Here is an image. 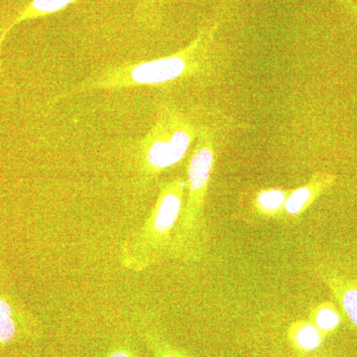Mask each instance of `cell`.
Segmentation results:
<instances>
[{
	"mask_svg": "<svg viewBox=\"0 0 357 357\" xmlns=\"http://www.w3.org/2000/svg\"><path fill=\"white\" fill-rule=\"evenodd\" d=\"M218 27V23L204 26L187 46L166 57L109 66L65 93V96L96 89L114 91L165 86L206 75L211 67Z\"/></svg>",
	"mask_w": 357,
	"mask_h": 357,
	"instance_id": "cell-1",
	"label": "cell"
},
{
	"mask_svg": "<svg viewBox=\"0 0 357 357\" xmlns=\"http://www.w3.org/2000/svg\"><path fill=\"white\" fill-rule=\"evenodd\" d=\"M218 130L202 124L187 167V191L182 213L174 231L169 256L184 263L201 261L206 253V198L217 158Z\"/></svg>",
	"mask_w": 357,
	"mask_h": 357,
	"instance_id": "cell-2",
	"label": "cell"
},
{
	"mask_svg": "<svg viewBox=\"0 0 357 357\" xmlns=\"http://www.w3.org/2000/svg\"><path fill=\"white\" fill-rule=\"evenodd\" d=\"M185 191L187 182L180 177L160 185L156 202L146 220L122 243L119 261L124 269L140 273L169 255Z\"/></svg>",
	"mask_w": 357,
	"mask_h": 357,
	"instance_id": "cell-3",
	"label": "cell"
},
{
	"mask_svg": "<svg viewBox=\"0 0 357 357\" xmlns=\"http://www.w3.org/2000/svg\"><path fill=\"white\" fill-rule=\"evenodd\" d=\"M201 126L173 103H162L153 126L138 144L136 158L143 180H154L178 165L196 142Z\"/></svg>",
	"mask_w": 357,
	"mask_h": 357,
	"instance_id": "cell-4",
	"label": "cell"
},
{
	"mask_svg": "<svg viewBox=\"0 0 357 357\" xmlns=\"http://www.w3.org/2000/svg\"><path fill=\"white\" fill-rule=\"evenodd\" d=\"M335 182V176L326 173H317L312 175L307 184L290 191L285 208L284 217L298 218L304 215L312 204L319 198Z\"/></svg>",
	"mask_w": 357,
	"mask_h": 357,
	"instance_id": "cell-5",
	"label": "cell"
},
{
	"mask_svg": "<svg viewBox=\"0 0 357 357\" xmlns=\"http://www.w3.org/2000/svg\"><path fill=\"white\" fill-rule=\"evenodd\" d=\"M323 278L333 297L357 328V281L335 273H325Z\"/></svg>",
	"mask_w": 357,
	"mask_h": 357,
	"instance_id": "cell-6",
	"label": "cell"
},
{
	"mask_svg": "<svg viewBox=\"0 0 357 357\" xmlns=\"http://www.w3.org/2000/svg\"><path fill=\"white\" fill-rule=\"evenodd\" d=\"M289 194L288 190L278 188L260 190L253 199V210L256 215L265 218L282 217Z\"/></svg>",
	"mask_w": 357,
	"mask_h": 357,
	"instance_id": "cell-7",
	"label": "cell"
},
{
	"mask_svg": "<svg viewBox=\"0 0 357 357\" xmlns=\"http://www.w3.org/2000/svg\"><path fill=\"white\" fill-rule=\"evenodd\" d=\"M288 337L293 347L301 351H312L323 342L321 331L311 321H297L290 326Z\"/></svg>",
	"mask_w": 357,
	"mask_h": 357,
	"instance_id": "cell-8",
	"label": "cell"
},
{
	"mask_svg": "<svg viewBox=\"0 0 357 357\" xmlns=\"http://www.w3.org/2000/svg\"><path fill=\"white\" fill-rule=\"evenodd\" d=\"M168 0H135L134 15L147 29H157L163 20L164 8Z\"/></svg>",
	"mask_w": 357,
	"mask_h": 357,
	"instance_id": "cell-9",
	"label": "cell"
},
{
	"mask_svg": "<svg viewBox=\"0 0 357 357\" xmlns=\"http://www.w3.org/2000/svg\"><path fill=\"white\" fill-rule=\"evenodd\" d=\"M310 319L321 333L333 332L340 324V314L330 302L319 303L312 307Z\"/></svg>",
	"mask_w": 357,
	"mask_h": 357,
	"instance_id": "cell-10",
	"label": "cell"
},
{
	"mask_svg": "<svg viewBox=\"0 0 357 357\" xmlns=\"http://www.w3.org/2000/svg\"><path fill=\"white\" fill-rule=\"evenodd\" d=\"M16 335L13 309L8 301L0 297V344H7Z\"/></svg>",
	"mask_w": 357,
	"mask_h": 357,
	"instance_id": "cell-11",
	"label": "cell"
},
{
	"mask_svg": "<svg viewBox=\"0 0 357 357\" xmlns=\"http://www.w3.org/2000/svg\"><path fill=\"white\" fill-rule=\"evenodd\" d=\"M145 340L148 347L153 352L155 357H190L185 352L169 344L165 340L159 337L158 333L151 330H146L144 333Z\"/></svg>",
	"mask_w": 357,
	"mask_h": 357,
	"instance_id": "cell-12",
	"label": "cell"
},
{
	"mask_svg": "<svg viewBox=\"0 0 357 357\" xmlns=\"http://www.w3.org/2000/svg\"><path fill=\"white\" fill-rule=\"evenodd\" d=\"M107 357H134L131 352H129L128 349H114V351L110 352Z\"/></svg>",
	"mask_w": 357,
	"mask_h": 357,
	"instance_id": "cell-13",
	"label": "cell"
}]
</instances>
